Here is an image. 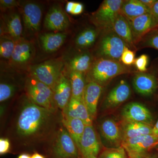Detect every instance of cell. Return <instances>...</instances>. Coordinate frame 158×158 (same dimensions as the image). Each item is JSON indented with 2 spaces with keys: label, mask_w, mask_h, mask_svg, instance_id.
I'll use <instances>...</instances> for the list:
<instances>
[{
  "label": "cell",
  "mask_w": 158,
  "mask_h": 158,
  "mask_svg": "<svg viewBox=\"0 0 158 158\" xmlns=\"http://www.w3.org/2000/svg\"><path fill=\"white\" fill-rule=\"evenodd\" d=\"M150 13L158 22V0L150 9Z\"/></svg>",
  "instance_id": "f35d334b"
},
{
  "label": "cell",
  "mask_w": 158,
  "mask_h": 158,
  "mask_svg": "<svg viewBox=\"0 0 158 158\" xmlns=\"http://www.w3.org/2000/svg\"><path fill=\"white\" fill-rule=\"evenodd\" d=\"M62 113L64 117L81 119L85 125H93V119L83 100L71 98L68 105Z\"/></svg>",
  "instance_id": "603a6c76"
},
{
  "label": "cell",
  "mask_w": 158,
  "mask_h": 158,
  "mask_svg": "<svg viewBox=\"0 0 158 158\" xmlns=\"http://www.w3.org/2000/svg\"><path fill=\"white\" fill-rule=\"evenodd\" d=\"M35 55V48L32 41L24 38L15 43V48L9 65L15 70L28 69Z\"/></svg>",
  "instance_id": "8fae6325"
},
{
  "label": "cell",
  "mask_w": 158,
  "mask_h": 158,
  "mask_svg": "<svg viewBox=\"0 0 158 158\" xmlns=\"http://www.w3.org/2000/svg\"><path fill=\"white\" fill-rule=\"evenodd\" d=\"M101 135L110 148L121 146L123 141L122 126L112 118L105 119L99 125Z\"/></svg>",
  "instance_id": "9a60e30c"
},
{
  "label": "cell",
  "mask_w": 158,
  "mask_h": 158,
  "mask_svg": "<svg viewBox=\"0 0 158 158\" xmlns=\"http://www.w3.org/2000/svg\"><path fill=\"white\" fill-rule=\"evenodd\" d=\"M123 0H105L96 11L90 16L93 25L102 31L113 29V25L119 13Z\"/></svg>",
  "instance_id": "52a82bcc"
},
{
  "label": "cell",
  "mask_w": 158,
  "mask_h": 158,
  "mask_svg": "<svg viewBox=\"0 0 158 158\" xmlns=\"http://www.w3.org/2000/svg\"><path fill=\"white\" fill-rule=\"evenodd\" d=\"M69 20L62 7L54 5L49 9L44 21V27L49 31L61 32L68 28Z\"/></svg>",
  "instance_id": "2e32d148"
},
{
  "label": "cell",
  "mask_w": 158,
  "mask_h": 158,
  "mask_svg": "<svg viewBox=\"0 0 158 158\" xmlns=\"http://www.w3.org/2000/svg\"><path fill=\"white\" fill-rule=\"evenodd\" d=\"M120 12L128 20L134 19L150 12V9L140 0H126L122 5Z\"/></svg>",
  "instance_id": "4316f807"
},
{
  "label": "cell",
  "mask_w": 158,
  "mask_h": 158,
  "mask_svg": "<svg viewBox=\"0 0 158 158\" xmlns=\"http://www.w3.org/2000/svg\"><path fill=\"white\" fill-rule=\"evenodd\" d=\"M22 22L20 13L14 9L3 12L1 16V37H9L15 42L23 38Z\"/></svg>",
  "instance_id": "9c48e42d"
},
{
  "label": "cell",
  "mask_w": 158,
  "mask_h": 158,
  "mask_svg": "<svg viewBox=\"0 0 158 158\" xmlns=\"http://www.w3.org/2000/svg\"><path fill=\"white\" fill-rule=\"evenodd\" d=\"M20 85L11 77L1 74L0 102H5L15 97L19 91Z\"/></svg>",
  "instance_id": "83f0119b"
},
{
  "label": "cell",
  "mask_w": 158,
  "mask_h": 158,
  "mask_svg": "<svg viewBox=\"0 0 158 158\" xmlns=\"http://www.w3.org/2000/svg\"><path fill=\"white\" fill-rule=\"evenodd\" d=\"M125 122L142 123L152 126L153 118L150 110L144 105L132 102L126 105L121 112Z\"/></svg>",
  "instance_id": "5bb4252c"
},
{
  "label": "cell",
  "mask_w": 158,
  "mask_h": 158,
  "mask_svg": "<svg viewBox=\"0 0 158 158\" xmlns=\"http://www.w3.org/2000/svg\"><path fill=\"white\" fill-rule=\"evenodd\" d=\"M143 158H155V157H154L153 156H152L149 155H147V156H146L144 157Z\"/></svg>",
  "instance_id": "ee69618b"
},
{
  "label": "cell",
  "mask_w": 158,
  "mask_h": 158,
  "mask_svg": "<svg viewBox=\"0 0 158 158\" xmlns=\"http://www.w3.org/2000/svg\"><path fill=\"white\" fill-rule=\"evenodd\" d=\"M128 20L135 45L146 33L158 26L157 21L150 12Z\"/></svg>",
  "instance_id": "d6986e66"
},
{
  "label": "cell",
  "mask_w": 158,
  "mask_h": 158,
  "mask_svg": "<svg viewBox=\"0 0 158 158\" xmlns=\"http://www.w3.org/2000/svg\"><path fill=\"white\" fill-rule=\"evenodd\" d=\"M148 62V56L143 54L135 59L134 65L138 71L144 72L148 70L147 67Z\"/></svg>",
  "instance_id": "d590c367"
},
{
  "label": "cell",
  "mask_w": 158,
  "mask_h": 158,
  "mask_svg": "<svg viewBox=\"0 0 158 158\" xmlns=\"http://www.w3.org/2000/svg\"><path fill=\"white\" fill-rule=\"evenodd\" d=\"M127 153L122 146L106 148L100 153L99 158H128Z\"/></svg>",
  "instance_id": "d6a6232c"
},
{
  "label": "cell",
  "mask_w": 158,
  "mask_h": 158,
  "mask_svg": "<svg viewBox=\"0 0 158 158\" xmlns=\"http://www.w3.org/2000/svg\"><path fill=\"white\" fill-rule=\"evenodd\" d=\"M66 12L73 15H78L83 13L84 6L82 3L78 2H68L65 5Z\"/></svg>",
  "instance_id": "836d02e7"
},
{
  "label": "cell",
  "mask_w": 158,
  "mask_h": 158,
  "mask_svg": "<svg viewBox=\"0 0 158 158\" xmlns=\"http://www.w3.org/2000/svg\"><path fill=\"white\" fill-rule=\"evenodd\" d=\"M2 128L15 152H43L47 155L62 125V111L38 106L22 94L9 109Z\"/></svg>",
  "instance_id": "6da1fadb"
},
{
  "label": "cell",
  "mask_w": 158,
  "mask_h": 158,
  "mask_svg": "<svg viewBox=\"0 0 158 158\" xmlns=\"http://www.w3.org/2000/svg\"><path fill=\"white\" fill-rule=\"evenodd\" d=\"M31 156L29 154L23 153L20 155L18 158H31Z\"/></svg>",
  "instance_id": "7bdbcfd3"
},
{
  "label": "cell",
  "mask_w": 158,
  "mask_h": 158,
  "mask_svg": "<svg viewBox=\"0 0 158 158\" xmlns=\"http://www.w3.org/2000/svg\"><path fill=\"white\" fill-rule=\"evenodd\" d=\"M15 41L9 37L0 38V57L4 61H9L11 59L15 46Z\"/></svg>",
  "instance_id": "1f68e13d"
},
{
  "label": "cell",
  "mask_w": 158,
  "mask_h": 158,
  "mask_svg": "<svg viewBox=\"0 0 158 158\" xmlns=\"http://www.w3.org/2000/svg\"><path fill=\"white\" fill-rule=\"evenodd\" d=\"M91 158H99V157H92Z\"/></svg>",
  "instance_id": "f6af8a7d"
},
{
  "label": "cell",
  "mask_w": 158,
  "mask_h": 158,
  "mask_svg": "<svg viewBox=\"0 0 158 158\" xmlns=\"http://www.w3.org/2000/svg\"><path fill=\"white\" fill-rule=\"evenodd\" d=\"M62 123L68 131L69 135L78 148L81 138L86 126L85 123L78 118L63 116Z\"/></svg>",
  "instance_id": "f1b7e54d"
},
{
  "label": "cell",
  "mask_w": 158,
  "mask_h": 158,
  "mask_svg": "<svg viewBox=\"0 0 158 158\" xmlns=\"http://www.w3.org/2000/svg\"><path fill=\"white\" fill-rule=\"evenodd\" d=\"M20 7L23 27V38L37 35L41 26L42 6L36 2L27 1L21 2Z\"/></svg>",
  "instance_id": "ba28073f"
},
{
  "label": "cell",
  "mask_w": 158,
  "mask_h": 158,
  "mask_svg": "<svg viewBox=\"0 0 158 158\" xmlns=\"http://www.w3.org/2000/svg\"><path fill=\"white\" fill-rule=\"evenodd\" d=\"M21 2L17 0H1L0 8L3 12L15 9L20 6Z\"/></svg>",
  "instance_id": "8d00e7d4"
},
{
  "label": "cell",
  "mask_w": 158,
  "mask_h": 158,
  "mask_svg": "<svg viewBox=\"0 0 158 158\" xmlns=\"http://www.w3.org/2000/svg\"><path fill=\"white\" fill-rule=\"evenodd\" d=\"M157 1V0H140V1L144 4V6L149 8L150 9L153 6Z\"/></svg>",
  "instance_id": "ab89813d"
},
{
  "label": "cell",
  "mask_w": 158,
  "mask_h": 158,
  "mask_svg": "<svg viewBox=\"0 0 158 158\" xmlns=\"http://www.w3.org/2000/svg\"><path fill=\"white\" fill-rule=\"evenodd\" d=\"M96 58L90 51H79L65 62L66 72L75 71L86 75Z\"/></svg>",
  "instance_id": "ac0fdd59"
},
{
  "label": "cell",
  "mask_w": 158,
  "mask_h": 158,
  "mask_svg": "<svg viewBox=\"0 0 158 158\" xmlns=\"http://www.w3.org/2000/svg\"><path fill=\"white\" fill-rule=\"evenodd\" d=\"M113 29L126 43L130 49L135 52L137 51L129 21L121 12L116 17L113 25Z\"/></svg>",
  "instance_id": "cb8c5ba5"
},
{
  "label": "cell",
  "mask_w": 158,
  "mask_h": 158,
  "mask_svg": "<svg viewBox=\"0 0 158 158\" xmlns=\"http://www.w3.org/2000/svg\"><path fill=\"white\" fill-rule=\"evenodd\" d=\"M31 158H45L44 156L40 154L38 152H34Z\"/></svg>",
  "instance_id": "b9f144b4"
},
{
  "label": "cell",
  "mask_w": 158,
  "mask_h": 158,
  "mask_svg": "<svg viewBox=\"0 0 158 158\" xmlns=\"http://www.w3.org/2000/svg\"><path fill=\"white\" fill-rule=\"evenodd\" d=\"M11 149V144L9 138H0V154L1 155L9 153Z\"/></svg>",
  "instance_id": "74e56055"
},
{
  "label": "cell",
  "mask_w": 158,
  "mask_h": 158,
  "mask_svg": "<svg viewBox=\"0 0 158 158\" xmlns=\"http://www.w3.org/2000/svg\"><path fill=\"white\" fill-rule=\"evenodd\" d=\"M71 97L70 81L64 72L53 90L54 102L56 107L62 111L68 105Z\"/></svg>",
  "instance_id": "7402d4cb"
},
{
  "label": "cell",
  "mask_w": 158,
  "mask_h": 158,
  "mask_svg": "<svg viewBox=\"0 0 158 158\" xmlns=\"http://www.w3.org/2000/svg\"><path fill=\"white\" fill-rule=\"evenodd\" d=\"M128 158H132L128 157Z\"/></svg>",
  "instance_id": "bcb514c9"
},
{
  "label": "cell",
  "mask_w": 158,
  "mask_h": 158,
  "mask_svg": "<svg viewBox=\"0 0 158 158\" xmlns=\"http://www.w3.org/2000/svg\"><path fill=\"white\" fill-rule=\"evenodd\" d=\"M47 155L50 158H82L76 144L63 124L57 132Z\"/></svg>",
  "instance_id": "8992f818"
},
{
  "label": "cell",
  "mask_w": 158,
  "mask_h": 158,
  "mask_svg": "<svg viewBox=\"0 0 158 158\" xmlns=\"http://www.w3.org/2000/svg\"><path fill=\"white\" fill-rule=\"evenodd\" d=\"M153 67L144 72L138 71L134 73L132 79L133 88L135 91L140 95L150 96L153 95L158 88V79L154 72Z\"/></svg>",
  "instance_id": "7c38bea8"
},
{
  "label": "cell",
  "mask_w": 158,
  "mask_h": 158,
  "mask_svg": "<svg viewBox=\"0 0 158 158\" xmlns=\"http://www.w3.org/2000/svg\"><path fill=\"white\" fill-rule=\"evenodd\" d=\"M152 135L158 137V119L152 128Z\"/></svg>",
  "instance_id": "60d3db41"
},
{
  "label": "cell",
  "mask_w": 158,
  "mask_h": 158,
  "mask_svg": "<svg viewBox=\"0 0 158 158\" xmlns=\"http://www.w3.org/2000/svg\"><path fill=\"white\" fill-rule=\"evenodd\" d=\"M122 127L123 141L140 136L152 135L153 127L142 123L124 121Z\"/></svg>",
  "instance_id": "484cf974"
},
{
  "label": "cell",
  "mask_w": 158,
  "mask_h": 158,
  "mask_svg": "<svg viewBox=\"0 0 158 158\" xmlns=\"http://www.w3.org/2000/svg\"><path fill=\"white\" fill-rule=\"evenodd\" d=\"M82 158L97 157L101 146L93 125H86L78 148Z\"/></svg>",
  "instance_id": "4fadbf2b"
},
{
  "label": "cell",
  "mask_w": 158,
  "mask_h": 158,
  "mask_svg": "<svg viewBox=\"0 0 158 158\" xmlns=\"http://www.w3.org/2000/svg\"><path fill=\"white\" fill-rule=\"evenodd\" d=\"M158 144V136L150 135L123 140L121 146L129 157L143 158L148 155V152Z\"/></svg>",
  "instance_id": "30bf717a"
},
{
  "label": "cell",
  "mask_w": 158,
  "mask_h": 158,
  "mask_svg": "<svg viewBox=\"0 0 158 158\" xmlns=\"http://www.w3.org/2000/svg\"><path fill=\"white\" fill-rule=\"evenodd\" d=\"M135 52L129 48L125 49L121 57V62L127 66L134 65L135 60Z\"/></svg>",
  "instance_id": "e575fe53"
},
{
  "label": "cell",
  "mask_w": 158,
  "mask_h": 158,
  "mask_svg": "<svg viewBox=\"0 0 158 158\" xmlns=\"http://www.w3.org/2000/svg\"><path fill=\"white\" fill-rule=\"evenodd\" d=\"M24 82L25 94L32 102L49 110L59 109L54 102L53 91L48 86L30 75Z\"/></svg>",
  "instance_id": "5b68a950"
},
{
  "label": "cell",
  "mask_w": 158,
  "mask_h": 158,
  "mask_svg": "<svg viewBox=\"0 0 158 158\" xmlns=\"http://www.w3.org/2000/svg\"><path fill=\"white\" fill-rule=\"evenodd\" d=\"M131 94V87L125 80H121L112 89L104 101V106L106 109H112L120 106L129 99Z\"/></svg>",
  "instance_id": "e0dca14e"
},
{
  "label": "cell",
  "mask_w": 158,
  "mask_h": 158,
  "mask_svg": "<svg viewBox=\"0 0 158 158\" xmlns=\"http://www.w3.org/2000/svg\"><path fill=\"white\" fill-rule=\"evenodd\" d=\"M65 68V61L62 58L49 59L39 64L30 65V75L48 86L53 91Z\"/></svg>",
  "instance_id": "277c9868"
},
{
  "label": "cell",
  "mask_w": 158,
  "mask_h": 158,
  "mask_svg": "<svg viewBox=\"0 0 158 158\" xmlns=\"http://www.w3.org/2000/svg\"><path fill=\"white\" fill-rule=\"evenodd\" d=\"M95 46L92 53L96 59L102 58L119 62H121L125 49L129 48L113 29L102 30Z\"/></svg>",
  "instance_id": "3957f363"
},
{
  "label": "cell",
  "mask_w": 158,
  "mask_h": 158,
  "mask_svg": "<svg viewBox=\"0 0 158 158\" xmlns=\"http://www.w3.org/2000/svg\"><path fill=\"white\" fill-rule=\"evenodd\" d=\"M102 30L95 26L82 29L74 40L76 47L79 51H89L96 44Z\"/></svg>",
  "instance_id": "ffe728a7"
},
{
  "label": "cell",
  "mask_w": 158,
  "mask_h": 158,
  "mask_svg": "<svg viewBox=\"0 0 158 158\" xmlns=\"http://www.w3.org/2000/svg\"><path fill=\"white\" fill-rule=\"evenodd\" d=\"M135 72L131 66H127L121 62L99 58L94 60L85 78L86 83L95 82L104 87L118 76Z\"/></svg>",
  "instance_id": "7a4b0ae2"
},
{
  "label": "cell",
  "mask_w": 158,
  "mask_h": 158,
  "mask_svg": "<svg viewBox=\"0 0 158 158\" xmlns=\"http://www.w3.org/2000/svg\"><path fill=\"white\" fill-rule=\"evenodd\" d=\"M103 89V87L95 82L86 83L83 100L92 119L96 117L98 105Z\"/></svg>",
  "instance_id": "44dd1931"
},
{
  "label": "cell",
  "mask_w": 158,
  "mask_h": 158,
  "mask_svg": "<svg viewBox=\"0 0 158 158\" xmlns=\"http://www.w3.org/2000/svg\"><path fill=\"white\" fill-rule=\"evenodd\" d=\"M135 47L137 51L144 48H152L158 51V26L141 37Z\"/></svg>",
  "instance_id": "4dcf8cb0"
},
{
  "label": "cell",
  "mask_w": 158,
  "mask_h": 158,
  "mask_svg": "<svg viewBox=\"0 0 158 158\" xmlns=\"http://www.w3.org/2000/svg\"><path fill=\"white\" fill-rule=\"evenodd\" d=\"M70 81L72 89V97L83 100V94L86 85L84 74L75 71L64 72Z\"/></svg>",
  "instance_id": "f546056e"
},
{
  "label": "cell",
  "mask_w": 158,
  "mask_h": 158,
  "mask_svg": "<svg viewBox=\"0 0 158 158\" xmlns=\"http://www.w3.org/2000/svg\"><path fill=\"white\" fill-rule=\"evenodd\" d=\"M67 38V34L63 32L44 33L39 36V44L44 52L52 53L60 48Z\"/></svg>",
  "instance_id": "d4e9b609"
}]
</instances>
